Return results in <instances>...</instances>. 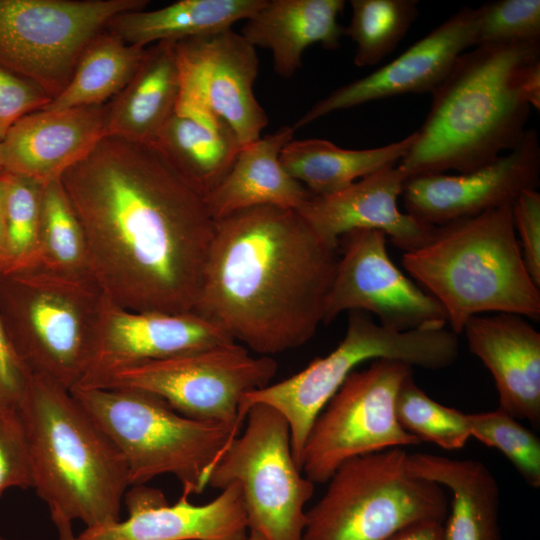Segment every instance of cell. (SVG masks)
<instances>
[{
  "label": "cell",
  "mask_w": 540,
  "mask_h": 540,
  "mask_svg": "<svg viewBox=\"0 0 540 540\" xmlns=\"http://www.w3.org/2000/svg\"><path fill=\"white\" fill-rule=\"evenodd\" d=\"M60 181L110 302L132 311H193L215 220L155 143L106 135Z\"/></svg>",
  "instance_id": "6da1fadb"
},
{
  "label": "cell",
  "mask_w": 540,
  "mask_h": 540,
  "mask_svg": "<svg viewBox=\"0 0 540 540\" xmlns=\"http://www.w3.org/2000/svg\"><path fill=\"white\" fill-rule=\"evenodd\" d=\"M338 246L292 209L258 206L215 220L192 312L261 356L300 347L323 324Z\"/></svg>",
  "instance_id": "7a4b0ae2"
},
{
  "label": "cell",
  "mask_w": 540,
  "mask_h": 540,
  "mask_svg": "<svg viewBox=\"0 0 540 540\" xmlns=\"http://www.w3.org/2000/svg\"><path fill=\"white\" fill-rule=\"evenodd\" d=\"M399 166L408 177L463 173L514 149L540 107V42L479 44L462 53Z\"/></svg>",
  "instance_id": "3957f363"
},
{
  "label": "cell",
  "mask_w": 540,
  "mask_h": 540,
  "mask_svg": "<svg viewBox=\"0 0 540 540\" xmlns=\"http://www.w3.org/2000/svg\"><path fill=\"white\" fill-rule=\"evenodd\" d=\"M33 489L50 515L88 527L117 522L130 486L116 444L69 389L32 374L17 408Z\"/></svg>",
  "instance_id": "277c9868"
},
{
  "label": "cell",
  "mask_w": 540,
  "mask_h": 540,
  "mask_svg": "<svg viewBox=\"0 0 540 540\" xmlns=\"http://www.w3.org/2000/svg\"><path fill=\"white\" fill-rule=\"evenodd\" d=\"M402 264L441 304L457 335L486 312L540 317V287L524 263L512 205L436 226L425 245L404 252Z\"/></svg>",
  "instance_id": "5b68a950"
},
{
  "label": "cell",
  "mask_w": 540,
  "mask_h": 540,
  "mask_svg": "<svg viewBox=\"0 0 540 540\" xmlns=\"http://www.w3.org/2000/svg\"><path fill=\"white\" fill-rule=\"evenodd\" d=\"M70 392L121 451L130 486L170 474L184 494H201L243 425L186 417L141 390L75 386Z\"/></svg>",
  "instance_id": "8992f818"
},
{
  "label": "cell",
  "mask_w": 540,
  "mask_h": 540,
  "mask_svg": "<svg viewBox=\"0 0 540 540\" xmlns=\"http://www.w3.org/2000/svg\"><path fill=\"white\" fill-rule=\"evenodd\" d=\"M106 300L94 278L0 273V317L16 353L31 374L69 390L85 373Z\"/></svg>",
  "instance_id": "52a82bcc"
},
{
  "label": "cell",
  "mask_w": 540,
  "mask_h": 540,
  "mask_svg": "<svg viewBox=\"0 0 540 540\" xmlns=\"http://www.w3.org/2000/svg\"><path fill=\"white\" fill-rule=\"evenodd\" d=\"M458 355L457 334L445 327L395 331L366 312L351 311L345 335L334 350L284 380L244 394L238 415L245 421L254 404L278 411L288 423L293 457L301 470L304 447L316 418L358 365L392 359L412 368L439 370L452 365Z\"/></svg>",
  "instance_id": "ba28073f"
},
{
  "label": "cell",
  "mask_w": 540,
  "mask_h": 540,
  "mask_svg": "<svg viewBox=\"0 0 540 540\" xmlns=\"http://www.w3.org/2000/svg\"><path fill=\"white\" fill-rule=\"evenodd\" d=\"M400 447L351 458L306 512L302 540H390L417 522L444 521L442 486L407 471Z\"/></svg>",
  "instance_id": "9c48e42d"
},
{
  "label": "cell",
  "mask_w": 540,
  "mask_h": 540,
  "mask_svg": "<svg viewBox=\"0 0 540 540\" xmlns=\"http://www.w3.org/2000/svg\"><path fill=\"white\" fill-rule=\"evenodd\" d=\"M244 422L213 468L208 487L240 486L249 531L265 540H302L314 483L294 460L288 423L264 404L252 405Z\"/></svg>",
  "instance_id": "30bf717a"
},
{
  "label": "cell",
  "mask_w": 540,
  "mask_h": 540,
  "mask_svg": "<svg viewBox=\"0 0 540 540\" xmlns=\"http://www.w3.org/2000/svg\"><path fill=\"white\" fill-rule=\"evenodd\" d=\"M147 0H0V65L52 99L68 85L89 43L117 15Z\"/></svg>",
  "instance_id": "8fae6325"
},
{
  "label": "cell",
  "mask_w": 540,
  "mask_h": 540,
  "mask_svg": "<svg viewBox=\"0 0 540 540\" xmlns=\"http://www.w3.org/2000/svg\"><path fill=\"white\" fill-rule=\"evenodd\" d=\"M413 374L402 361L376 359L352 371L316 418L308 435L301 471L310 481L328 482L345 461L420 441L399 424L395 403Z\"/></svg>",
  "instance_id": "7c38bea8"
},
{
  "label": "cell",
  "mask_w": 540,
  "mask_h": 540,
  "mask_svg": "<svg viewBox=\"0 0 540 540\" xmlns=\"http://www.w3.org/2000/svg\"><path fill=\"white\" fill-rule=\"evenodd\" d=\"M277 369L270 356L255 357L233 342L121 370L99 388L141 390L186 417L243 424L238 415L242 396L270 384Z\"/></svg>",
  "instance_id": "4fadbf2b"
},
{
  "label": "cell",
  "mask_w": 540,
  "mask_h": 540,
  "mask_svg": "<svg viewBox=\"0 0 540 540\" xmlns=\"http://www.w3.org/2000/svg\"><path fill=\"white\" fill-rule=\"evenodd\" d=\"M386 242V234L373 229L340 237L342 254L326 298L323 324L343 312L363 311L395 331L447 325L441 304L399 270Z\"/></svg>",
  "instance_id": "5bb4252c"
},
{
  "label": "cell",
  "mask_w": 540,
  "mask_h": 540,
  "mask_svg": "<svg viewBox=\"0 0 540 540\" xmlns=\"http://www.w3.org/2000/svg\"><path fill=\"white\" fill-rule=\"evenodd\" d=\"M174 46L180 77L178 101L222 118L242 146L258 140L268 117L253 90L259 68L255 47L231 28Z\"/></svg>",
  "instance_id": "9a60e30c"
},
{
  "label": "cell",
  "mask_w": 540,
  "mask_h": 540,
  "mask_svg": "<svg viewBox=\"0 0 540 540\" xmlns=\"http://www.w3.org/2000/svg\"><path fill=\"white\" fill-rule=\"evenodd\" d=\"M539 175L538 134L529 129L514 149L477 169L409 177L404 207L419 221L442 226L512 205L523 191L537 188Z\"/></svg>",
  "instance_id": "2e32d148"
},
{
  "label": "cell",
  "mask_w": 540,
  "mask_h": 540,
  "mask_svg": "<svg viewBox=\"0 0 540 540\" xmlns=\"http://www.w3.org/2000/svg\"><path fill=\"white\" fill-rule=\"evenodd\" d=\"M233 342L194 312L132 311L107 299L89 363L76 386L99 388L121 370Z\"/></svg>",
  "instance_id": "e0dca14e"
},
{
  "label": "cell",
  "mask_w": 540,
  "mask_h": 540,
  "mask_svg": "<svg viewBox=\"0 0 540 540\" xmlns=\"http://www.w3.org/2000/svg\"><path fill=\"white\" fill-rule=\"evenodd\" d=\"M477 31L478 9L462 7L391 62L317 101L292 127L297 130L330 113L372 101L432 93L459 56L477 45Z\"/></svg>",
  "instance_id": "ac0fdd59"
},
{
  "label": "cell",
  "mask_w": 540,
  "mask_h": 540,
  "mask_svg": "<svg viewBox=\"0 0 540 540\" xmlns=\"http://www.w3.org/2000/svg\"><path fill=\"white\" fill-rule=\"evenodd\" d=\"M408 175L399 164L365 176L327 196H313L298 212L328 243L339 245L344 234L357 229L379 230L404 252L425 245L436 226L401 212L398 198Z\"/></svg>",
  "instance_id": "d6986e66"
},
{
  "label": "cell",
  "mask_w": 540,
  "mask_h": 540,
  "mask_svg": "<svg viewBox=\"0 0 540 540\" xmlns=\"http://www.w3.org/2000/svg\"><path fill=\"white\" fill-rule=\"evenodd\" d=\"M107 127L108 103L32 112L1 140L4 171L44 185L58 180L107 135Z\"/></svg>",
  "instance_id": "ffe728a7"
},
{
  "label": "cell",
  "mask_w": 540,
  "mask_h": 540,
  "mask_svg": "<svg viewBox=\"0 0 540 540\" xmlns=\"http://www.w3.org/2000/svg\"><path fill=\"white\" fill-rule=\"evenodd\" d=\"M462 333L494 379L499 408L539 427L540 333L526 318L509 313L474 316Z\"/></svg>",
  "instance_id": "44dd1931"
},
{
  "label": "cell",
  "mask_w": 540,
  "mask_h": 540,
  "mask_svg": "<svg viewBox=\"0 0 540 540\" xmlns=\"http://www.w3.org/2000/svg\"><path fill=\"white\" fill-rule=\"evenodd\" d=\"M125 520L85 528L76 540H247L241 488L232 483L212 501L195 505L182 494L166 503L128 511Z\"/></svg>",
  "instance_id": "7402d4cb"
},
{
  "label": "cell",
  "mask_w": 540,
  "mask_h": 540,
  "mask_svg": "<svg viewBox=\"0 0 540 540\" xmlns=\"http://www.w3.org/2000/svg\"><path fill=\"white\" fill-rule=\"evenodd\" d=\"M284 125L242 146L222 182L205 198L214 220L258 206L300 210L311 193L282 166L280 154L294 136Z\"/></svg>",
  "instance_id": "603a6c76"
},
{
  "label": "cell",
  "mask_w": 540,
  "mask_h": 540,
  "mask_svg": "<svg viewBox=\"0 0 540 540\" xmlns=\"http://www.w3.org/2000/svg\"><path fill=\"white\" fill-rule=\"evenodd\" d=\"M344 7L343 0H265L240 34L254 47L271 50L275 72L290 78L309 46H339L345 28L338 17Z\"/></svg>",
  "instance_id": "cb8c5ba5"
},
{
  "label": "cell",
  "mask_w": 540,
  "mask_h": 540,
  "mask_svg": "<svg viewBox=\"0 0 540 540\" xmlns=\"http://www.w3.org/2000/svg\"><path fill=\"white\" fill-rule=\"evenodd\" d=\"M154 143L205 198L226 177L242 148L222 118L182 101Z\"/></svg>",
  "instance_id": "d4e9b609"
},
{
  "label": "cell",
  "mask_w": 540,
  "mask_h": 540,
  "mask_svg": "<svg viewBox=\"0 0 540 540\" xmlns=\"http://www.w3.org/2000/svg\"><path fill=\"white\" fill-rule=\"evenodd\" d=\"M406 467L410 474L451 491L444 540H500L499 487L482 462L412 453Z\"/></svg>",
  "instance_id": "484cf974"
},
{
  "label": "cell",
  "mask_w": 540,
  "mask_h": 540,
  "mask_svg": "<svg viewBox=\"0 0 540 540\" xmlns=\"http://www.w3.org/2000/svg\"><path fill=\"white\" fill-rule=\"evenodd\" d=\"M180 93V77L173 42L146 49L136 73L108 102L107 135L154 143L172 116Z\"/></svg>",
  "instance_id": "4316f807"
},
{
  "label": "cell",
  "mask_w": 540,
  "mask_h": 540,
  "mask_svg": "<svg viewBox=\"0 0 540 540\" xmlns=\"http://www.w3.org/2000/svg\"><path fill=\"white\" fill-rule=\"evenodd\" d=\"M416 138L415 131L401 140L368 149H344L323 139H292L282 149L280 161L313 196H327L399 164Z\"/></svg>",
  "instance_id": "83f0119b"
},
{
  "label": "cell",
  "mask_w": 540,
  "mask_h": 540,
  "mask_svg": "<svg viewBox=\"0 0 540 540\" xmlns=\"http://www.w3.org/2000/svg\"><path fill=\"white\" fill-rule=\"evenodd\" d=\"M264 3L265 0H179L160 9L121 13L106 29L141 47L176 43L230 29L237 21L249 19Z\"/></svg>",
  "instance_id": "f1b7e54d"
},
{
  "label": "cell",
  "mask_w": 540,
  "mask_h": 540,
  "mask_svg": "<svg viewBox=\"0 0 540 540\" xmlns=\"http://www.w3.org/2000/svg\"><path fill=\"white\" fill-rule=\"evenodd\" d=\"M147 47L132 45L107 29L83 52L66 88L43 110L102 105L110 102L129 83Z\"/></svg>",
  "instance_id": "f546056e"
},
{
  "label": "cell",
  "mask_w": 540,
  "mask_h": 540,
  "mask_svg": "<svg viewBox=\"0 0 540 540\" xmlns=\"http://www.w3.org/2000/svg\"><path fill=\"white\" fill-rule=\"evenodd\" d=\"M38 268L67 277L94 278L83 228L60 179L43 188Z\"/></svg>",
  "instance_id": "4dcf8cb0"
},
{
  "label": "cell",
  "mask_w": 540,
  "mask_h": 540,
  "mask_svg": "<svg viewBox=\"0 0 540 540\" xmlns=\"http://www.w3.org/2000/svg\"><path fill=\"white\" fill-rule=\"evenodd\" d=\"M5 260L0 273L39 267L44 184L3 171Z\"/></svg>",
  "instance_id": "1f68e13d"
},
{
  "label": "cell",
  "mask_w": 540,
  "mask_h": 540,
  "mask_svg": "<svg viewBox=\"0 0 540 540\" xmlns=\"http://www.w3.org/2000/svg\"><path fill=\"white\" fill-rule=\"evenodd\" d=\"M345 35L355 43L353 62L373 66L395 50L418 17L416 0H351Z\"/></svg>",
  "instance_id": "d6a6232c"
},
{
  "label": "cell",
  "mask_w": 540,
  "mask_h": 540,
  "mask_svg": "<svg viewBox=\"0 0 540 540\" xmlns=\"http://www.w3.org/2000/svg\"><path fill=\"white\" fill-rule=\"evenodd\" d=\"M395 411L401 427L420 442L457 450L471 437L468 414L430 398L415 383L413 374L404 380L398 391Z\"/></svg>",
  "instance_id": "836d02e7"
},
{
  "label": "cell",
  "mask_w": 540,
  "mask_h": 540,
  "mask_svg": "<svg viewBox=\"0 0 540 540\" xmlns=\"http://www.w3.org/2000/svg\"><path fill=\"white\" fill-rule=\"evenodd\" d=\"M471 437L499 450L514 465L524 481L540 487V440L505 411L468 414Z\"/></svg>",
  "instance_id": "e575fe53"
},
{
  "label": "cell",
  "mask_w": 540,
  "mask_h": 540,
  "mask_svg": "<svg viewBox=\"0 0 540 540\" xmlns=\"http://www.w3.org/2000/svg\"><path fill=\"white\" fill-rule=\"evenodd\" d=\"M477 9V45L540 42L539 0H498Z\"/></svg>",
  "instance_id": "d590c367"
},
{
  "label": "cell",
  "mask_w": 540,
  "mask_h": 540,
  "mask_svg": "<svg viewBox=\"0 0 540 540\" xmlns=\"http://www.w3.org/2000/svg\"><path fill=\"white\" fill-rule=\"evenodd\" d=\"M25 431L17 409L0 407V498L11 488H32Z\"/></svg>",
  "instance_id": "8d00e7d4"
},
{
  "label": "cell",
  "mask_w": 540,
  "mask_h": 540,
  "mask_svg": "<svg viewBox=\"0 0 540 540\" xmlns=\"http://www.w3.org/2000/svg\"><path fill=\"white\" fill-rule=\"evenodd\" d=\"M51 100L34 83L0 65V140L18 120L42 110Z\"/></svg>",
  "instance_id": "74e56055"
},
{
  "label": "cell",
  "mask_w": 540,
  "mask_h": 540,
  "mask_svg": "<svg viewBox=\"0 0 540 540\" xmlns=\"http://www.w3.org/2000/svg\"><path fill=\"white\" fill-rule=\"evenodd\" d=\"M512 219L524 263L540 287V193L523 191L512 204Z\"/></svg>",
  "instance_id": "f35d334b"
},
{
  "label": "cell",
  "mask_w": 540,
  "mask_h": 540,
  "mask_svg": "<svg viewBox=\"0 0 540 540\" xmlns=\"http://www.w3.org/2000/svg\"><path fill=\"white\" fill-rule=\"evenodd\" d=\"M31 376L16 353L0 317V407L17 409Z\"/></svg>",
  "instance_id": "ab89813d"
},
{
  "label": "cell",
  "mask_w": 540,
  "mask_h": 540,
  "mask_svg": "<svg viewBox=\"0 0 540 540\" xmlns=\"http://www.w3.org/2000/svg\"><path fill=\"white\" fill-rule=\"evenodd\" d=\"M390 540H444V525L438 520L417 522L400 530Z\"/></svg>",
  "instance_id": "60d3db41"
},
{
  "label": "cell",
  "mask_w": 540,
  "mask_h": 540,
  "mask_svg": "<svg viewBox=\"0 0 540 540\" xmlns=\"http://www.w3.org/2000/svg\"><path fill=\"white\" fill-rule=\"evenodd\" d=\"M57 529L58 540H76L72 530V522L64 518H55L52 521ZM247 540H265L260 534L249 531Z\"/></svg>",
  "instance_id": "b9f144b4"
},
{
  "label": "cell",
  "mask_w": 540,
  "mask_h": 540,
  "mask_svg": "<svg viewBox=\"0 0 540 540\" xmlns=\"http://www.w3.org/2000/svg\"><path fill=\"white\" fill-rule=\"evenodd\" d=\"M5 260V226H4V180L3 172L0 173V272H2Z\"/></svg>",
  "instance_id": "7bdbcfd3"
},
{
  "label": "cell",
  "mask_w": 540,
  "mask_h": 540,
  "mask_svg": "<svg viewBox=\"0 0 540 540\" xmlns=\"http://www.w3.org/2000/svg\"><path fill=\"white\" fill-rule=\"evenodd\" d=\"M3 171H4V166H3L2 148H1V140H0V173Z\"/></svg>",
  "instance_id": "ee69618b"
},
{
  "label": "cell",
  "mask_w": 540,
  "mask_h": 540,
  "mask_svg": "<svg viewBox=\"0 0 540 540\" xmlns=\"http://www.w3.org/2000/svg\"><path fill=\"white\" fill-rule=\"evenodd\" d=\"M0 540H5L4 538L0 537Z\"/></svg>",
  "instance_id": "f6af8a7d"
}]
</instances>
